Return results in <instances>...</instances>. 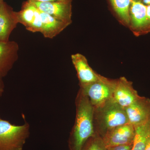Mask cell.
<instances>
[{"label":"cell","mask_w":150,"mask_h":150,"mask_svg":"<svg viewBox=\"0 0 150 150\" xmlns=\"http://www.w3.org/2000/svg\"><path fill=\"white\" fill-rule=\"evenodd\" d=\"M75 104L76 118L70 133L69 147L70 150H82L87 140L95 135L93 119V108L88 97L80 89Z\"/></svg>","instance_id":"1"},{"label":"cell","mask_w":150,"mask_h":150,"mask_svg":"<svg viewBox=\"0 0 150 150\" xmlns=\"http://www.w3.org/2000/svg\"><path fill=\"white\" fill-rule=\"evenodd\" d=\"M93 108L94 130L95 134L102 139L111 129L129 123L125 108L113 98Z\"/></svg>","instance_id":"2"},{"label":"cell","mask_w":150,"mask_h":150,"mask_svg":"<svg viewBox=\"0 0 150 150\" xmlns=\"http://www.w3.org/2000/svg\"><path fill=\"white\" fill-rule=\"evenodd\" d=\"M30 129L27 122L16 125L0 115V150H22L29 137Z\"/></svg>","instance_id":"3"},{"label":"cell","mask_w":150,"mask_h":150,"mask_svg":"<svg viewBox=\"0 0 150 150\" xmlns=\"http://www.w3.org/2000/svg\"><path fill=\"white\" fill-rule=\"evenodd\" d=\"M115 80H110L101 76L96 81L80 85V89L88 97L93 106L104 103L113 98Z\"/></svg>","instance_id":"4"},{"label":"cell","mask_w":150,"mask_h":150,"mask_svg":"<svg viewBox=\"0 0 150 150\" xmlns=\"http://www.w3.org/2000/svg\"><path fill=\"white\" fill-rule=\"evenodd\" d=\"M18 23L32 33H41L42 22L41 12L30 0L23 3L21 9L17 12Z\"/></svg>","instance_id":"5"},{"label":"cell","mask_w":150,"mask_h":150,"mask_svg":"<svg viewBox=\"0 0 150 150\" xmlns=\"http://www.w3.org/2000/svg\"><path fill=\"white\" fill-rule=\"evenodd\" d=\"M135 128L131 123H126L113 128L103 138L106 147L133 144Z\"/></svg>","instance_id":"6"},{"label":"cell","mask_w":150,"mask_h":150,"mask_svg":"<svg viewBox=\"0 0 150 150\" xmlns=\"http://www.w3.org/2000/svg\"><path fill=\"white\" fill-rule=\"evenodd\" d=\"M31 1L41 11L46 13L54 18L69 25L71 23L72 2L55 1L38 2Z\"/></svg>","instance_id":"7"},{"label":"cell","mask_w":150,"mask_h":150,"mask_svg":"<svg viewBox=\"0 0 150 150\" xmlns=\"http://www.w3.org/2000/svg\"><path fill=\"white\" fill-rule=\"evenodd\" d=\"M125 109L129 123L134 127L139 126L150 118V99L140 96Z\"/></svg>","instance_id":"8"},{"label":"cell","mask_w":150,"mask_h":150,"mask_svg":"<svg viewBox=\"0 0 150 150\" xmlns=\"http://www.w3.org/2000/svg\"><path fill=\"white\" fill-rule=\"evenodd\" d=\"M133 84L123 77L115 80L113 91L114 100L123 108L128 107L140 97Z\"/></svg>","instance_id":"9"},{"label":"cell","mask_w":150,"mask_h":150,"mask_svg":"<svg viewBox=\"0 0 150 150\" xmlns=\"http://www.w3.org/2000/svg\"><path fill=\"white\" fill-rule=\"evenodd\" d=\"M130 22L137 35L150 32L146 15V7L141 0H132L130 9Z\"/></svg>","instance_id":"10"},{"label":"cell","mask_w":150,"mask_h":150,"mask_svg":"<svg viewBox=\"0 0 150 150\" xmlns=\"http://www.w3.org/2000/svg\"><path fill=\"white\" fill-rule=\"evenodd\" d=\"M19 46L14 41H0V76L5 77L18 59Z\"/></svg>","instance_id":"11"},{"label":"cell","mask_w":150,"mask_h":150,"mask_svg":"<svg viewBox=\"0 0 150 150\" xmlns=\"http://www.w3.org/2000/svg\"><path fill=\"white\" fill-rule=\"evenodd\" d=\"M17 12L4 1L0 6V41L7 42L18 24Z\"/></svg>","instance_id":"12"},{"label":"cell","mask_w":150,"mask_h":150,"mask_svg":"<svg viewBox=\"0 0 150 150\" xmlns=\"http://www.w3.org/2000/svg\"><path fill=\"white\" fill-rule=\"evenodd\" d=\"M71 60L77 74L80 85L94 82L101 78V75L97 74L90 67L83 55L79 53L73 54Z\"/></svg>","instance_id":"13"},{"label":"cell","mask_w":150,"mask_h":150,"mask_svg":"<svg viewBox=\"0 0 150 150\" xmlns=\"http://www.w3.org/2000/svg\"><path fill=\"white\" fill-rule=\"evenodd\" d=\"M40 12L42 22V30L40 33L46 38H54L69 25L46 13L41 11Z\"/></svg>","instance_id":"14"},{"label":"cell","mask_w":150,"mask_h":150,"mask_svg":"<svg viewBox=\"0 0 150 150\" xmlns=\"http://www.w3.org/2000/svg\"><path fill=\"white\" fill-rule=\"evenodd\" d=\"M135 128V135L132 150H145L150 141V118Z\"/></svg>","instance_id":"15"},{"label":"cell","mask_w":150,"mask_h":150,"mask_svg":"<svg viewBox=\"0 0 150 150\" xmlns=\"http://www.w3.org/2000/svg\"><path fill=\"white\" fill-rule=\"evenodd\" d=\"M112 8L120 18L128 24L130 23V9L132 0H110Z\"/></svg>","instance_id":"16"},{"label":"cell","mask_w":150,"mask_h":150,"mask_svg":"<svg viewBox=\"0 0 150 150\" xmlns=\"http://www.w3.org/2000/svg\"><path fill=\"white\" fill-rule=\"evenodd\" d=\"M82 150H107V148L102 138L95 134L87 140Z\"/></svg>","instance_id":"17"},{"label":"cell","mask_w":150,"mask_h":150,"mask_svg":"<svg viewBox=\"0 0 150 150\" xmlns=\"http://www.w3.org/2000/svg\"><path fill=\"white\" fill-rule=\"evenodd\" d=\"M133 144L121 145L108 147L107 150H132Z\"/></svg>","instance_id":"18"},{"label":"cell","mask_w":150,"mask_h":150,"mask_svg":"<svg viewBox=\"0 0 150 150\" xmlns=\"http://www.w3.org/2000/svg\"><path fill=\"white\" fill-rule=\"evenodd\" d=\"M3 77L0 76V98L2 96L4 91V84L3 80Z\"/></svg>","instance_id":"19"},{"label":"cell","mask_w":150,"mask_h":150,"mask_svg":"<svg viewBox=\"0 0 150 150\" xmlns=\"http://www.w3.org/2000/svg\"><path fill=\"white\" fill-rule=\"evenodd\" d=\"M33 1L38 2H46L55 1H61L72 2V0H30Z\"/></svg>","instance_id":"20"},{"label":"cell","mask_w":150,"mask_h":150,"mask_svg":"<svg viewBox=\"0 0 150 150\" xmlns=\"http://www.w3.org/2000/svg\"><path fill=\"white\" fill-rule=\"evenodd\" d=\"M146 15L148 22L150 26V5L146 6Z\"/></svg>","instance_id":"21"},{"label":"cell","mask_w":150,"mask_h":150,"mask_svg":"<svg viewBox=\"0 0 150 150\" xmlns=\"http://www.w3.org/2000/svg\"><path fill=\"white\" fill-rule=\"evenodd\" d=\"M142 3L144 4L145 5H150V0H141Z\"/></svg>","instance_id":"22"},{"label":"cell","mask_w":150,"mask_h":150,"mask_svg":"<svg viewBox=\"0 0 150 150\" xmlns=\"http://www.w3.org/2000/svg\"><path fill=\"white\" fill-rule=\"evenodd\" d=\"M150 150V141L149 142V144L147 146L146 148V150Z\"/></svg>","instance_id":"23"},{"label":"cell","mask_w":150,"mask_h":150,"mask_svg":"<svg viewBox=\"0 0 150 150\" xmlns=\"http://www.w3.org/2000/svg\"><path fill=\"white\" fill-rule=\"evenodd\" d=\"M4 1V0H0V6H1V4H2Z\"/></svg>","instance_id":"24"}]
</instances>
